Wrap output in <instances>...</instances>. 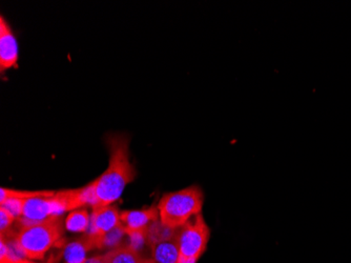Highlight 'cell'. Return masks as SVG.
Wrapping results in <instances>:
<instances>
[{"label":"cell","mask_w":351,"mask_h":263,"mask_svg":"<svg viewBox=\"0 0 351 263\" xmlns=\"http://www.w3.org/2000/svg\"><path fill=\"white\" fill-rule=\"evenodd\" d=\"M108 144L110 150L108 169L94 180L97 207L113 205L136 175L130 160V138L123 134H114L108 136Z\"/></svg>","instance_id":"6da1fadb"},{"label":"cell","mask_w":351,"mask_h":263,"mask_svg":"<svg viewBox=\"0 0 351 263\" xmlns=\"http://www.w3.org/2000/svg\"><path fill=\"white\" fill-rule=\"evenodd\" d=\"M64 221L66 219L61 215L19 227L14 238L23 256L31 260L45 258L47 251L62 240L66 229Z\"/></svg>","instance_id":"7a4b0ae2"},{"label":"cell","mask_w":351,"mask_h":263,"mask_svg":"<svg viewBox=\"0 0 351 263\" xmlns=\"http://www.w3.org/2000/svg\"><path fill=\"white\" fill-rule=\"evenodd\" d=\"M204 194L197 185L165 194L158 203L159 219L165 227L179 229L201 213Z\"/></svg>","instance_id":"3957f363"},{"label":"cell","mask_w":351,"mask_h":263,"mask_svg":"<svg viewBox=\"0 0 351 263\" xmlns=\"http://www.w3.org/2000/svg\"><path fill=\"white\" fill-rule=\"evenodd\" d=\"M210 229L202 214L179 227V258L177 263H197L210 241Z\"/></svg>","instance_id":"277c9868"},{"label":"cell","mask_w":351,"mask_h":263,"mask_svg":"<svg viewBox=\"0 0 351 263\" xmlns=\"http://www.w3.org/2000/svg\"><path fill=\"white\" fill-rule=\"evenodd\" d=\"M54 195L41 196L25 201L23 216L17 219L19 227L33 225L51 217L61 216L63 213Z\"/></svg>","instance_id":"5b68a950"},{"label":"cell","mask_w":351,"mask_h":263,"mask_svg":"<svg viewBox=\"0 0 351 263\" xmlns=\"http://www.w3.org/2000/svg\"><path fill=\"white\" fill-rule=\"evenodd\" d=\"M121 225V211L119 209L112 205H101L93 209L88 232L104 237Z\"/></svg>","instance_id":"8992f818"},{"label":"cell","mask_w":351,"mask_h":263,"mask_svg":"<svg viewBox=\"0 0 351 263\" xmlns=\"http://www.w3.org/2000/svg\"><path fill=\"white\" fill-rule=\"evenodd\" d=\"M19 61V43L3 15L0 17V71L17 65Z\"/></svg>","instance_id":"52a82bcc"},{"label":"cell","mask_w":351,"mask_h":263,"mask_svg":"<svg viewBox=\"0 0 351 263\" xmlns=\"http://www.w3.org/2000/svg\"><path fill=\"white\" fill-rule=\"evenodd\" d=\"M158 219H159V211H158L157 205L145 207V209L121 211L122 227L125 231L145 229Z\"/></svg>","instance_id":"ba28073f"},{"label":"cell","mask_w":351,"mask_h":263,"mask_svg":"<svg viewBox=\"0 0 351 263\" xmlns=\"http://www.w3.org/2000/svg\"><path fill=\"white\" fill-rule=\"evenodd\" d=\"M179 229L167 238L152 243V256L157 263H177L179 258Z\"/></svg>","instance_id":"9c48e42d"},{"label":"cell","mask_w":351,"mask_h":263,"mask_svg":"<svg viewBox=\"0 0 351 263\" xmlns=\"http://www.w3.org/2000/svg\"><path fill=\"white\" fill-rule=\"evenodd\" d=\"M96 257L99 263H141L143 259L140 256L139 251L132 245H120L106 254Z\"/></svg>","instance_id":"30bf717a"},{"label":"cell","mask_w":351,"mask_h":263,"mask_svg":"<svg viewBox=\"0 0 351 263\" xmlns=\"http://www.w3.org/2000/svg\"><path fill=\"white\" fill-rule=\"evenodd\" d=\"M66 229L73 233H86L90 225V216L88 209H78L70 211L66 216Z\"/></svg>","instance_id":"8fae6325"},{"label":"cell","mask_w":351,"mask_h":263,"mask_svg":"<svg viewBox=\"0 0 351 263\" xmlns=\"http://www.w3.org/2000/svg\"><path fill=\"white\" fill-rule=\"evenodd\" d=\"M54 194L55 191H49V190H43V191H21V190L1 187V190H0V203H3V201L8 198H19L27 201V199L41 197V196H52Z\"/></svg>","instance_id":"7c38bea8"},{"label":"cell","mask_w":351,"mask_h":263,"mask_svg":"<svg viewBox=\"0 0 351 263\" xmlns=\"http://www.w3.org/2000/svg\"><path fill=\"white\" fill-rule=\"evenodd\" d=\"M23 205L25 201L19 198H8L3 203H0V207L9 211L12 216L15 217L16 220L23 216Z\"/></svg>","instance_id":"4fadbf2b"},{"label":"cell","mask_w":351,"mask_h":263,"mask_svg":"<svg viewBox=\"0 0 351 263\" xmlns=\"http://www.w3.org/2000/svg\"><path fill=\"white\" fill-rule=\"evenodd\" d=\"M15 221V217L12 216L11 214L3 207H0V231H1V234L10 231V227Z\"/></svg>","instance_id":"5bb4252c"},{"label":"cell","mask_w":351,"mask_h":263,"mask_svg":"<svg viewBox=\"0 0 351 263\" xmlns=\"http://www.w3.org/2000/svg\"><path fill=\"white\" fill-rule=\"evenodd\" d=\"M63 257V251H61L59 254L57 255H52V256L50 257V259L49 260L45 261V262H40V263H59V261H60V259ZM12 263H37V262H33V261L31 260V259L27 258H23L19 259V260L14 261V262Z\"/></svg>","instance_id":"9a60e30c"},{"label":"cell","mask_w":351,"mask_h":263,"mask_svg":"<svg viewBox=\"0 0 351 263\" xmlns=\"http://www.w3.org/2000/svg\"><path fill=\"white\" fill-rule=\"evenodd\" d=\"M141 263H157L154 259H142Z\"/></svg>","instance_id":"2e32d148"},{"label":"cell","mask_w":351,"mask_h":263,"mask_svg":"<svg viewBox=\"0 0 351 263\" xmlns=\"http://www.w3.org/2000/svg\"><path fill=\"white\" fill-rule=\"evenodd\" d=\"M86 263H99V261H98L97 257H94V258L88 259Z\"/></svg>","instance_id":"e0dca14e"},{"label":"cell","mask_w":351,"mask_h":263,"mask_svg":"<svg viewBox=\"0 0 351 263\" xmlns=\"http://www.w3.org/2000/svg\"><path fill=\"white\" fill-rule=\"evenodd\" d=\"M66 263H86V262H70V261H66Z\"/></svg>","instance_id":"ac0fdd59"}]
</instances>
